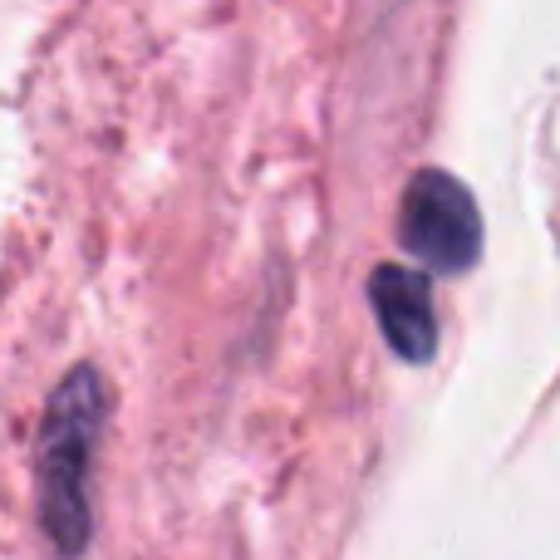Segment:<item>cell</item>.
<instances>
[{
  "label": "cell",
  "instance_id": "1",
  "mask_svg": "<svg viewBox=\"0 0 560 560\" xmlns=\"http://www.w3.org/2000/svg\"><path fill=\"white\" fill-rule=\"evenodd\" d=\"M104 423V384L94 369H74L55 388L39 428V522L59 556H79L89 541V457Z\"/></svg>",
  "mask_w": 560,
  "mask_h": 560
},
{
  "label": "cell",
  "instance_id": "2",
  "mask_svg": "<svg viewBox=\"0 0 560 560\" xmlns=\"http://www.w3.org/2000/svg\"><path fill=\"white\" fill-rule=\"evenodd\" d=\"M404 246L428 266V271L457 276L482 256V217L477 202L453 173H418L404 192V217H398Z\"/></svg>",
  "mask_w": 560,
  "mask_h": 560
},
{
  "label": "cell",
  "instance_id": "3",
  "mask_svg": "<svg viewBox=\"0 0 560 560\" xmlns=\"http://www.w3.org/2000/svg\"><path fill=\"white\" fill-rule=\"evenodd\" d=\"M369 300L384 325V339L394 345L398 359L408 364H428L438 349V319H433V290L423 271H404V266H378L369 280Z\"/></svg>",
  "mask_w": 560,
  "mask_h": 560
}]
</instances>
